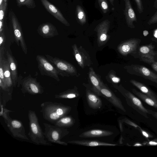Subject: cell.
Here are the masks:
<instances>
[{
    "mask_svg": "<svg viewBox=\"0 0 157 157\" xmlns=\"http://www.w3.org/2000/svg\"><path fill=\"white\" fill-rule=\"evenodd\" d=\"M89 78L92 86L91 90L98 95L103 97L101 89L104 83L92 67L89 68Z\"/></svg>",
    "mask_w": 157,
    "mask_h": 157,
    "instance_id": "18",
    "label": "cell"
},
{
    "mask_svg": "<svg viewBox=\"0 0 157 157\" xmlns=\"http://www.w3.org/2000/svg\"><path fill=\"white\" fill-rule=\"evenodd\" d=\"M13 28L16 42L18 46H20L25 54L27 53V48L20 23L13 12H10Z\"/></svg>",
    "mask_w": 157,
    "mask_h": 157,
    "instance_id": "7",
    "label": "cell"
},
{
    "mask_svg": "<svg viewBox=\"0 0 157 157\" xmlns=\"http://www.w3.org/2000/svg\"><path fill=\"white\" fill-rule=\"evenodd\" d=\"M67 143L72 144L91 147L98 146H114L117 145L115 144H110L98 141L88 140H74L69 141L67 142Z\"/></svg>",
    "mask_w": 157,
    "mask_h": 157,
    "instance_id": "23",
    "label": "cell"
},
{
    "mask_svg": "<svg viewBox=\"0 0 157 157\" xmlns=\"http://www.w3.org/2000/svg\"><path fill=\"white\" fill-rule=\"evenodd\" d=\"M124 121L125 123H126L128 124H129L131 125H132L136 128L139 127L136 124L134 123L133 122H132V121H130V120H129L128 119H126V118L124 119Z\"/></svg>",
    "mask_w": 157,
    "mask_h": 157,
    "instance_id": "41",
    "label": "cell"
},
{
    "mask_svg": "<svg viewBox=\"0 0 157 157\" xmlns=\"http://www.w3.org/2000/svg\"><path fill=\"white\" fill-rule=\"evenodd\" d=\"M132 93L143 101L149 105L157 109V100L154 99L135 89L132 90Z\"/></svg>",
    "mask_w": 157,
    "mask_h": 157,
    "instance_id": "26",
    "label": "cell"
},
{
    "mask_svg": "<svg viewBox=\"0 0 157 157\" xmlns=\"http://www.w3.org/2000/svg\"><path fill=\"white\" fill-rule=\"evenodd\" d=\"M157 23V11L152 16L148 21L147 23L149 25Z\"/></svg>",
    "mask_w": 157,
    "mask_h": 157,
    "instance_id": "36",
    "label": "cell"
},
{
    "mask_svg": "<svg viewBox=\"0 0 157 157\" xmlns=\"http://www.w3.org/2000/svg\"><path fill=\"white\" fill-rule=\"evenodd\" d=\"M23 93H28L32 95L41 94L44 92L42 87L36 79L29 75L25 78L21 83Z\"/></svg>",
    "mask_w": 157,
    "mask_h": 157,
    "instance_id": "8",
    "label": "cell"
},
{
    "mask_svg": "<svg viewBox=\"0 0 157 157\" xmlns=\"http://www.w3.org/2000/svg\"><path fill=\"white\" fill-rule=\"evenodd\" d=\"M86 95L88 103L91 108L97 109L101 107L102 103L101 99L93 91L87 90Z\"/></svg>",
    "mask_w": 157,
    "mask_h": 157,
    "instance_id": "20",
    "label": "cell"
},
{
    "mask_svg": "<svg viewBox=\"0 0 157 157\" xmlns=\"http://www.w3.org/2000/svg\"><path fill=\"white\" fill-rule=\"evenodd\" d=\"M154 7L156 9L157 8V0H155L154 2Z\"/></svg>",
    "mask_w": 157,
    "mask_h": 157,
    "instance_id": "45",
    "label": "cell"
},
{
    "mask_svg": "<svg viewBox=\"0 0 157 157\" xmlns=\"http://www.w3.org/2000/svg\"><path fill=\"white\" fill-rule=\"evenodd\" d=\"M124 1L125 4L124 14L126 23L128 27L134 28L135 27L133 22L137 21L136 14L132 8L130 0Z\"/></svg>",
    "mask_w": 157,
    "mask_h": 157,
    "instance_id": "19",
    "label": "cell"
},
{
    "mask_svg": "<svg viewBox=\"0 0 157 157\" xmlns=\"http://www.w3.org/2000/svg\"><path fill=\"white\" fill-rule=\"evenodd\" d=\"M6 55L7 59L9 64L13 86L15 87L17 85L18 78L17 63L14 57L7 51L6 52Z\"/></svg>",
    "mask_w": 157,
    "mask_h": 157,
    "instance_id": "22",
    "label": "cell"
},
{
    "mask_svg": "<svg viewBox=\"0 0 157 157\" xmlns=\"http://www.w3.org/2000/svg\"><path fill=\"white\" fill-rule=\"evenodd\" d=\"M0 115L3 117L6 123L9 119L11 118L9 116L10 113L13 111L5 108V106L2 103L1 101H0Z\"/></svg>",
    "mask_w": 157,
    "mask_h": 157,
    "instance_id": "31",
    "label": "cell"
},
{
    "mask_svg": "<svg viewBox=\"0 0 157 157\" xmlns=\"http://www.w3.org/2000/svg\"><path fill=\"white\" fill-rule=\"evenodd\" d=\"M7 3L5 0H3L2 4L0 5V20L2 21L6 10Z\"/></svg>",
    "mask_w": 157,
    "mask_h": 157,
    "instance_id": "33",
    "label": "cell"
},
{
    "mask_svg": "<svg viewBox=\"0 0 157 157\" xmlns=\"http://www.w3.org/2000/svg\"><path fill=\"white\" fill-rule=\"evenodd\" d=\"M139 130H140L143 135L146 138H152V137H153L152 135H151L150 134L146 131L145 130L141 129L140 128H139Z\"/></svg>",
    "mask_w": 157,
    "mask_h": 157,
    "instance_id": "39",
    "label": "cell"
},
{
    "mask_svg": "<svg viewBox=\"0 0 157 157\" xmlns=\"http://www.w3.org/2000/svg\"><path fill=\"white\" fill-rule=\"evenodd\" d=\"M75 123V120L72 117L66 116L60 118L54 124L58 126L67 128L72 126Z\"/></svg>",
    "mask_w": 157,
    "mask_h": 157,
    "instance_id": "28",
    "label": "cell"
},
{
    "mask_svg": "<svg viewBox=\"0 0 157 157\" xmlns=\"http://www.w3.org/2000/svg\"><path fill=\"white\" fill-rule=\"evenodd\" d=\"M113 134V132L109 130L92 129L83 132L79 136L80 137L83 138L101 137L109 136Z\"/></svg>",
    "mask_w": 157,
    "mask_h": 157,
    "instance_id": "21",
    "label": "cell"
},
{
    "mask_svg": "<svg viewBox=\"0 0 157 157\" xmlns=\"http://www.w3.org/2000/svg\"><path fill=\"white\" fill-rule=\"evenodd\" d=\"M152 45L149 44L141 46L139 48V54L141 58L144 62L153 63L155 62V56L156 53L154 50Z\"/></svg>",
    "mask_w": 157,
    "mask_h": 157,
    "instance_id": "17",
    "label": "cell"
},
{
    "mask_svg": "<svg viewBox=\"0 0 157 157\" xmlns=\"http://www.w3.org/2000/svg\"><path fill=\"white\" fill-rule=\"evenodd\" d=\"M0 79H1L4 84L7 87L4 75L3 69L2 60H0Z\"/></svg>",
    "mask_w": 157,
    "mask_h": 157,
    "instance_id": "35",
    "label": "cell"
},
{
    "mask_svg": "<svg viewBox=\"0 0 157 157\" xmlns=\"http://www.w3.org/2000/svg\"><path fill=\"white\" fill-rule=\"evenodd\" d=\"M38 34L44 38H50L59 35L56 27L49 22L40 25L37 29Z\"/></svg>",
    "mask_w": 157,
    "mask_h": 157,
    "instance_id": "16",
    "label": "cell"
},
{
    "mask_svg": "<svg viewBox=\"0 0 157 157\" xmlns=\"http://www.w3.org/2000/svg\"><path fill=\"white\" fill-rule=\"evenodd\" d=\"M101 92L103 96L114 106L124 112L126 110L121 100L103 84L101 87Z\"/></svg>",
    "mask_w": 157,
    "mask_h": 157,
    "instance_id": "15",
    "label": "cell"
},
{
    "mask_svg": "<svg viewBox=\"0 0 157 157\" xmlns=\"http://www.w3.org/2000/svg\"><path fill=\"white\" fill-rule=\"evenodd\" d=\"M146 144L148 146L157 145V138L155 139L147 142Z\"/></svg>",
    "mask_w": 157,
    "mask_h": 157,
    "instance_id": "40",
    "label": "cell"
},
{
    "mask_svg": "<svg viewBox=\"0 0 157 157\" xmlns=\"http://www.w3.org/2000/svg\"><path fill=\"white\" fill-rule=\"evenodd\" d=\"M140 41V40L139 39H129L119 44L117 47V50L122 55L127 56L136 50Z\"/></svg>",
    "mask_w": 157,
    "mask_h": 157,
    "instance_id": "13",
    "label": "cell"
},
{
    "mask_svg": "<svg viewBox=\"0 0 157 157\" xmlns=\"http://www.w3.org/2000/svg\"><path fill=\"white\" fill-rule=\"evenodd\" d=\"M134 146H142V145L140 144L137 143L134 144Z\"/></svg>",
    "mask_w": 157,
    "mask_h": 157,
    "instance_id": "46",
    "label": "cell"
},
{
    "mask_svg": "<svg viewBox=\"0 0 157 157\" xmlns=\"http://www.w3.org/2000/svg\"><path fill=\"white\" fill-rule=\"evenodd\" d=\"M152 68L157 72V62H155L151 65Z\"/></svg>",
    "mask_w": 157,
    "mask_h": 157,
    "instance_id": "43",
    "label": "cell"
},
{
    "mask_svg": "<svg viewBox=\"0 0 157 157\" xmlns=\"http://www.w3.org/2000/svg\"><path fill=\"white\" fill-rule=\"evenodd\" d=\"M79 94L75 88L67 90L64 91L55 95V98L57 99H71L77 98Z\"/></svg>",
    "mask_w": 157,
    "mask_h": 157,
    "instance_id": "27",
    "label": "cell"
},
{
    "mask_svg": "<svg viewBox=\"0 0 157 157\" xmlns=\"http://www.w3.org/2000/svg\"><path fill=\"white\" fill-rule=\"evenodd\" d=\"M121 88V93L125 98L128 105L141 115L148 118L147 114H150V109L146 108L140 99L132 93L123 87Z\"/></svg>",
    "mask_w": 157,
    "mask_h": 157,
    "instance_id": "6",
    "label": "cell"
},
{
    "mask_svg": "<svg viewBox=\"0 0 157 157\" xmlns=\"http://www.w3.org/2000/svg\"><path fill=\"white\" fill-rule=\"evenodd\" d=\"M38 67L41 74L54 79L57 81H60L59 72L53 64L44 56L38 55L36 58Z\"/></svg>",
    "mask_w": 157,
    "mask_h": 157,
    "instance_id": "5",
    "label": "cell"
},
{
    "mask_svg": "<svg viewBox=\"0 0 157 157\" xmlns=\"http://www.w3.org/2000/svg\"><path fill=\"white\" fill-rule=\"evenodd\" d=\"M6 123L14 137L29 140V139L25 134V127L21 121L10 118Z\"/></svg>",
    "mask_w": 157,
    "mask_h": 157,
    "instance_id": "10",
    "label": "cell"
},
{
    "mask_svg": "<svg viewBox=\"0 0 157 157\" xmlns=\"http://www.w3.org/2000/svg\"><path fill=\"white\" fill-rule=\"evenodd\" d=\"M16 1L19 7L25 6L28 8L32 9L36 6L34 0H16Z\"/></svg>",
    "mask_w": 157,
    "mask_h": 157,
    "instance_id": "30",
    "label": "cell"
},
{
    "mask_svg": "<svg viewBox=\"0 0 157 157\" xmlns=\"http://www.w3.org/2000/svg\"><path fill=\"white\" fill-rule=\"evenodd\" d=\"M76 12L78 19L80 23L82 25L85 24L86 22V17L82 8L79 5L77 6L76 8Z\"/></svg>",
    "mask_w": 157,
    "mask_h": 157,
    "instance_id": "29",
    "label": "cell"
},
{
    "mask_svg": "<svg viewBox=\"0 0 157 157\" xmlns=\"http://www.w3.org/2000/svg\"><path fill=\"white\" fill-rule=\"evenodd\" d=\"M130 82L137 88L141 92L157 100V95L145 85L133 79L131 80Z\"/></svg>",
    "mask_w": 157,
    "mask_h": 157,
    "instance_id": "24",
    "label": "cell"
},
{
    "mask_svg": "<svg viewBox=\"0 0 157 157\" xmlns=\"http://www.w3.org/2000/svg\"><path fill=\"white\" fill-rule=\"evenodd\" d=\"M143 34L144 36H146L148 34V32L147 30H144Z\"/></svg>",
    "mask_w": 157,
    "mask_h": 157,
    "instance_id": "44",
    "label": "cell"
},
{
    "mask_svg": "<svg viewBox=\"0 0 157 157\" xmlns=\"http://www.w3.org/2000/svg\"><path fill=\"white\" fill-rule=\"evenodd\" d=\"M136 4L139 13H141L143 12V7L141 3V0H135Z\"/></svg>",
    "mask_w": 157,
    "mask_h": 157,
    "instance_id": "37",
    "label": "cell"
},
{
    "mask_svg": "<svg viewBox=\"0 0 157 157\" xmlns=\"http://www.w3.org/2000/svg\"><path fill=\"white\" fill-rule=\"evenodd\" d=\"M46 58L55 67L62 77L78 76L75 67L71 63L56 57L46 55Z\"/></svg>",
    "mask_w": 157,
    "mask_h": 157,
    "instance_id": "4",
    "label": "cell"
},
{
    "mask_svg": "<svg viewBox=\"0 0 157 157\" xmlns=\"http://www.w3.org/2000/svg\"><path fill=\"white\" fill-rule=\"evenodd\" d=\"M130 73L140 76L157 84V75L147 68L139 65H132L127 67Z\"/></svg>",
    "mask_w": 157,
    "mask_h": 157,
    "instance_id": "9",
    "label": "cell"
},
{
    "mask_svg": "<svg viewBox=\"0 0 157 157\" xmlns=\"http://www.w3.org/2000/svg\"><path fill=\"white\" fill-rule=\"evenodd\" d=\"M0 60H2L4 73V75L7 87L10 88L13 86V83L11 78V72L9 63L6 59H3L0 58Z\"/></svg>",
    "mask_w": 157,
    "mask_h": 157,
    "instance_id": "25",
    "label": "cell"
},
{
    "mask_svg": "<svg viewBox=\"0 0 157 157\" xmlns=\"http://www.w3.org/2000/svg\"><path fill=\"white\" fill-rule=\"evenodd\" d=\"M29 132L28 135L31 140L37 144L44 145H52L45 140L44 132L39 124L37 116L35 111L29 110Z\"/></svg>",
    "mask_w": 157,
    "mask_h": 157,
    "instance_id": "2",
    "label": "cell"
},
{
    "mask_svg": "<svg viewBox=\"0 0 157 157\" xmlns=\"http://www.w3.org/2000/svg\"><path fill=\"white\" fill-rule=\"evenodd\" d=\"M73 54L78 63L82 68L89 66L91 60L89 55L81 47L78 48L75 44L72 45Z\"/></svg>",
    "mask_w": 157,
    "mask_h": 157,
    "instance_id": "12",
    "label": "cell"
},
{
    "mask_svg": "<svg viewBox=\"0 0 157 157\" xmlns=\"http://www.w3.org/2000/svg\"><path fill=\"white\" fill-rule=\"evenodd\" d=\"M46 10L56 19L66 26L70 25L65 18L61 12L54 5L48 0H40Z\"/></svg>",
    "mask_w": 157,
    "mask_h": 157,
    "instance_id": "14",
    "label": "cell"
},
{
    "mask_svg": "<svg viewBox=\"0 0 157 157\" xmlns=\"http://www.w3.org/2000/svg\"><path fill=\"white\" fill-rule=\"evenodd\" d=\"M111 4H112L113 5V0H109Z\"/></svg>",
    "mask_w": 157,
    "mask_h": 157,
    "instance_id": "47",
    "label": "cell"
},
{
    "mask_svg": "<svg viewBox=\"0 0 157 157\" xmlns=\"http://www.w3.org/2000/svg\"><path fill=\"white\" fill-rule=\"evenodd\" d=\"M40 106V111L43 118L53 124L60 118L67 116L71 109L69 106L51 101L43 102Z\"/></svg>",
    "mask_w": 157,
    "mask_h": 157,
    "instance_id": "1",
    "label": "cell"
},
{
    "mask_svg": "<svg viewBox=\"0 0 157 157\" xmlns=\"http://www.w3.org/2000/svg\"><path fill=\"white\" fill-rule=\"evenodd\" d=\"M6 40V37L5 36L4 30L0 33V47L2 46L3 44L4 43Z\"/></svg>",
    "mask_w": 157,
    "mask_h": 157,
    "instance_id": "38",
    "label": "cell"
},
{
    "mask_svg": "<svg viewBox=\"0 0 157 157\" xmlns=\"http://www.w3.org/2000/svg\"><path fill=\"white\" fill-rule=\"evenodd\" d=\"M44 136L48 140L51 142L67 146V143L62 141L61 139L69 133L68 129L65 128L52 125L44 123Z\"/></svg>",
    "mask_w": 157,
    "mask_h": 157,
    "instance_id": "3",
    "label": "cell"
},
{
    "mask_svg": "<svg viewBox=\"0 0 157 157\" xmlns=\"http://www.w3.org/2000/svg\"><path fill=\"white\" fill-rule=\"evenodd\" d=\"M150 114L152 115L154 117L157 119V112L154 111L150 109Z\"/></svg>",
    "mask_w": 157,
    "mask_h": 157,
    "instance_id": "42",
    "label": "cell"
},
{
    "mask_svg": "<svg viewBox=\"0 0 157 157\" xmlns=\"http://www.w3.org/2000/svg\"><path fill=\"white\" fill-rule=\"evenodd\" d=\"M108 76L110 81L113 83H119L120 81V78L117 77L114 73L112 71L109 73Z\"/></svg>",
    "mask_w": 157,
    "mask_h": 157,
    "instance_id": "34",
    "label": "cell"
},
{
    "mask_svg": "<svg viewBox=\"0 0 157 157\" xmlns=\"http://www.w3.org/2000/svg\"><path fill=\"white\" fill-rule=\"evenodd\" d=\"M110 23L108 20H105L99 24L95 29L97 33V43L99 47L105 45L109 38L107 33L109 28Z\"/></svg>",
    "mask_w": 157,
    "mask_h": 157,
    "instance_id": "11",
    "label": "cell"
},
{
    "mask_svg": "<svg viewBox=\"0 0 157 157\" xmlns=\"http://www.w3.org/2000/svg\"><path fill=\"white\" fill-rule=\"evenodd\" d=\"M99 6L104 13H106L109 10V7L106 0H98Z\"/></svg>",
    "mask_w": 157,
    "mask_h": 157,
    "instance_id": "32",
    "label": "cell"
}]
</instances>
